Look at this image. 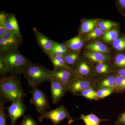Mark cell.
Wrapping results in <instances>:
<instances>
[{
    "instance_id": "obj_1",
    "label": "cell",
    "mask_w": 125,
    "mask_h": 125,
    "mask_svg": "<svg viewBox=\"0 0 125 125\" xmlns=\"http://www.w3.org/2000/svg\"><path fill=\"white\" fill-rule=\"evenodd\" d=\"M17 75H10L0 79V100L12 103L26 96Z\"/></svg>"
},
{
    "instance_id": "obj_2",
    "label": "cell",
    "mask_w": 125,
    "mask_h": 125,
    "mask_svg": "<svg viewBox=\"0 0 125 125\" xmlns=\"http://www.w3.org/2000/svg\"><path fill=\"white\" fill-rule=\"evenodd\" d=\"M6 67L8 73L10 75H18L23 73L32 62L23 55L18 48L10 49L0 54Z\"/></svg>"
},
{
    "instance_id": "obj_3",
    "label": "cell",
    "mask_w": 125,
    "mask_h": 125,
    "mask_svg": "<svg viewBox=\"0 0 125 125\" xmlns=\"http://www.w3.org/2000/svg\"><path fill=\"white\" fill-rule=\"evenodd\" d=\"M52 71L39 64L32 62L23 73L28 84L32 88L38 86L46 81H50Z\"/></svg>"
},
{
    "instance_id": "obj_4",
    "label": "cell",
    "mask_w": 125,
    "mask_h": 125,
    "mask_svg": "<svg viewBox=\"0 0 125 125\" xmlns=\"http://www.w3.org/2000/svg\"><path fill=\"white\" fill-rule=\"evenodd\" d=\"M44 119H50L53 125H57L65 119L69 120V124L72 122V117L70 115L65 107L61 106L55 109L50 110L45 113L40 114L38 118L40 122H42Z\"/></svg>"
},
{
    "instance_id": "obj_5",
    "label": "cell",
    "mask_w": 125,
    "mask_h": 125,
    "mask_svg": "<svg viewBox=\"0 0 125 125\" xmlns=\"http://www.w3.org/2000/svg\"><path fill=\"white\" fill-rule=\"evenodd\" d=\"M30 92L32 97L30 102L35 106L37 113L40 115L45 113L47 110H51V107L46 95L42 90L39 89L38 87H35L32 88Z\"/></svg>"
},
{
    "instance_id": "obj_6",
    "label": "cell",
    "mask_w": 125,
    "mask_h": 125,
    "mask_svg": "<svg viewBox=\"0 0 125 125\" xmlns=\"http://www.w3.org/2000/svg\"><path fill=\"white\" fill-rule=\"evenodd\" d=\"M6 109L8 111V116L10 120V125H16L18 119L24 115L27 107L23 104V100L21 99L11 103V105Z\"/></svg>"
},
{
    "instance_id": "obj_7",
    "label": "cell",
    "mask_w": 125,
    "mask_h": 125,
    "mask_svg": "<svg viewBox=\"0 0 125 125\" xmlns=\"http://www.w3.org/2000/svg\"><path fill=\"white\" fill-rule=\"evenodd\" d=\"M51 98L54 104L57 103L64 96L67 91V86L60 81L54 78H51Z\"/></svg>"
},
{
    "instance_id": "obj_8",
    "label": "cell",
    "mask_w": 125,
    "mask_h": 125,
    "mask_svg": "<svg viewBox=\"0 0 125 125\" xmlns=\"http://www.w3.org/2000/svg\"><path fill=\"white\" fill-rule=\"evenodd\" d=\"M76 77L74 71L63 69H54L52 71L50 74V78L58 80L67 86Z\"/></svg>"
},
{
    "instance_id": "obj_9",
    "label": "cell",
    "mask_w": 125,
    "mask_h": 125,
    "mask_svg": "<svg viewBox=\"0 0 125 125\" xmlns=\"http://www.w3.org/2000/svg\"><path fill=\"white\" fill-rule=\"evenodd\" d=\"M32 30L39 46L45 54H48L53 48L52 40L42 33L36 27H33Z\"/></svg>"
},
{
    "instance_id": "obj_10",
    "label": "cell",
    "mask_w": 125,
    "mask_h": 125,
    "mask_svg": "<svg viewBox=\"0 0 125 125\" xmlns=\"http://www.w3.org/2000/svg\"><path fill=\"white\" fill-rule=\"evenodd\" d=\"M90 81L76 78L71 81L67 85V91L72 94L80 93L85 90L91 88Z\"/></svg>"
},
{
    "instance_id": "obj_11",
    "label": "cell",
    "mask_w": 125,
    "mask_h": 125,
    "mask_svg": "<svg viewBox=\"0 0 125 125\" xmlns=\"http://www.w3.org/2000/svg\"><path fill=\"white\" fill-rule=\"evenodd\" d=\"M69 51L78 52L83 46V38L80 35L75 36L63 43Z\"/></svg>"
},
{
    "instance_id": "obj_12",
    "label": "cell",
    "mask_w": 125,
    "mask_h": 125,
    "mask_svg": "<svg viewBox=\"0 0 125 125\" xmlns=\"http://www.w3.org/2000/svg\"><path fill=\"white\" fill-rule=\"evenodd\" d=\"M3 39L19 47L23 41V39L21 33L14 31H6L2 36Z\"/></svg>"
},
{
    "instance_id": "obj_13",
    "label": "cell",
    "mask_w": 125,
    "mask_h": 125,
    "mask_svg": "<svg viewBox=\"0 0 125 125\" xmlns=\"http://www.w3.org/2000/svg\"><path fill=\"white\" fill-rule=\"evenodd\" d=\"M48 57L54 67V69H63L74 71L73 69L67 64L63 57L52 56Z\"/></svg>"
},
{
    "instance_id": "obj_14",
    "label": "cell",
    "mask_w": 125,
    "mask_h": 125,
    "mask_svg": "<svg viewBox=\"0 0 125 125\" xmlns=\"http://www.w3.org/2000/svg\"><path fill=\"white\" fill-rule=\"evenodd\" d=\"M85 48L90 52L107 54L110 52L109 48L105 44L100 42L90 43L85 47Z\"/></svg>"
},
{
    "instance_id": "obj_15",
    "label": "cell",
    "mask_w": 125,
    "mask_h": 125,
    "mask_svg": "<svg viewBox=\"0 0 125 125\" xmlns=\"http://www.w3.org/2000/svg\"><path fill=\"white\" fill-rule=\"evenodd\" d=\"M6 31H14L21 33L18 20L15 15L9 13L5 25Z\"/></svg>"
},
{
    "instance_id": "obj_16",
    "label": "cell",
    "mask_w": 125,
    "mask_h": 125,
    "mask_svg": "<svg viewBox=\"0 0 125 125\" xmlns=\"http://www.w3.org/2000/svg\"><path fill=\"white\" fill-rule=\"evenodd\" d=\"M84 55L93 62L99 63H104L109 60V57L104 54L94 52H88L84 53Z\"/></svg>"
},
{
    "instance_id": "obj_17",
    "label": "cell",
    "mask_w": 125,
    "mask_h": 125,
    "mask_svg": "<svg viewBox=\"0 0 125 125\" xmlns=\"http://www.w3.org/2000/svg\"><path fill=\"white\" fill-rule=\"evenodd\" d=\"M80 118L83 121L86 125H99L101 122L107 120L101 119L96 115L93 114L87 115L82 114Z\"/></svg>"
},
{
    "instance_id": "obj_18",
    "label": "cell",
    "mask_w": 125,
    "mask_h": 125,
    "mask_svg": "<svg viewBox=\"0 0 125 125\" xmlns=\"http://www.w3.org/2000/svg\"><path fill=\"white\" fill-rule=\"evenodd\" d=\"M79 54L78 52L69 51L63 57L67 64L71 67V66L75 65L77 64L79 57Z\"/></svg>"
},
{
    "instance_id": "obj_19",
    "label": "cell",
    "mask_w": 125,
    "mask_h": 125,
    "mask_svg": "<svg viewBox=\"0 0 125 125\" xmlns=\"http://www.w3.org/2000/svg\"><path fill=\"white\" fill-rule=\"evenodd\" d=\"M97 21L96 20H90L83 22L81 25L79 33H88L94 29Z\"/></svg>"
},
{
    "instance_id": "obj_20",
    "label": "cell",
    "mask_w": 125,
    "mask_h": 125,
    "mask_svg": "<svg viewBox=\"0 0 125 125\" xmlns=\"http://www.w3.org/2000/svg\"><path fill=\"white\" fill-rule=\"evenodd\" d=\"M118 34L119 32L118 30L114 29L105 32L102 38L106 42H113L118 38Z\"/></svg>"
},
{
    "instance_id": "obj_21",
    "label": "cell",
    "mask_w": 125,
    "mask_h": 125,
    "mask_svg": "<svg viewBox=\"0 0 125 125\" xmlns=\"http://www.w3.org/2000/svg\"><path fill=\"white\" fill-rule=\"evenodd\" d=\"M90 70L89 65L84 61H81L76 66V71L75 72L76 75H86L90 72Z\"/></svg>"
},
{
    "instance_id": "obj_22",
    "label": "cell",
    "mask_w": 125,
    "mask_h": 125,
    "mask_svg": "<svg viewBox=\"0 0 125 125\" xmlns=\"http://www.w3.org/2000/svg\"><path fill=\"white\" fill-rule=\"evenodd\" d=\"M115 82L116 77L110 75L102 80L98 85L101 89L104 88L115 89Z\"/></svg>"
},
{
    "instance_id": "obj_23",
    "label": "cell",
    "mask_w": 125,
    "mask_h": 125,
    "mask_svg": "<svg viewBox=\"0 0 125 125\" xmlns=\"http://www.w3.org/2000/svg\"><path fill=\"white\" fill-rule=\"evenodd\" d=\"M18 47H19L11 43L4 40L2 38H0V54L10 49L18 48Z\"/></svg>"
},
{
    "instance_id": "obj_24",
    "label": "cell",
    "mask_w": 125,
    "mask_h": 125,
    "mask_svg": "<svg viewBox=\"0 0 125 125\" xmlns=\"http://www.w3.org/2000/svg\"><path fill=\"white\" fill-rule=\"evenodd\" d=\"M125 90V76L117 75L116 76L115 90L122 93Z\"/></svg>"
},
{
    "instance_id": "obj_25",
    "label": "cell",
    "mask_w": 125,
    "mask_h": 125,
    "mask_svg": "<svg viewBox=\"0 0 125 125\" xmlns=\"http://www.w3.org/2000/svg\"><path fill=\"white\" fill-rule=\"evenodd\" d=\"M113 47L117 51L122 52L125 50V36L118 37L113 42Z\"/></svg>"
},
{
    "instance_id": "obj_26",
    "label": "cell",
    "mask_w": 125,
    "mask_h": 125,
    "mask_svg": "<svg viewBox=\"0 0 125 125\" xmlns=\"http://www.w3.org/2000/svg\"><path fill=\"white\" fill-rule=\"evenodd\" d=\"M105 32L99 28H96L87 34L85 37L86 40H93L103 36Z\"/></svg>"
},
{
    "instance_id": "obj_27",
    "label": "cell",
    "mask_w": 125,
    "mask_h": 125,
    "mask_svg": "<svg viewBox=\"0 0 125 125\" xmlns=\"http://www.w3.org/2000/svg\"><path fill=\"white\" fill-rule=\"evenodd\" d=\"M98 25L99 28L106 32L116 27L117 24L110 21H105L99 22Z\"/></svg>"
},
{
    "instance_id": "obj_28",
    "label": "cell",
    "mask_w": 125,
    "mask_h": 125,
    "mask_svg": "<svg viewBox=\"0 0 125 125\" xmlns=\"http://www.w3.org/2000/svg\"><path fill=\"white\" fill-rule=\"evenodd\" d=\"M8 14L4 11H1L0 13V37L6 32L5 25Z\"/></svg>"
},
{
    "instance_id": "obj_29",
    "label": "cell",
    "mask_w": 125,
    "mask_h": 125,
    "mask_svg": "<svg viewBox=\"0 0 125 125\" xmlns=\"http://www.w3.org/2000/svg\"><path fill=\"white\" fill-rule=\"evenodd\" d=\"M80 93L81 96L89 99L92 100H97L98 99L96 94V92L91 88L84 90Z\"/></svg>"
},
{
    "instance_id": "obj_30",
    "label": "cell",
    "mask_w": 125,
    "mask_h": 125,
    "mask_svg": "<svg viewBox=\"0 0 125 125\" xmlns=\"http://www.w3.org/2000/svg\"><path fill=\"white\" fill-rule=\"evenodd\" d=\"M115 90V89L111 88H104L101 89L96 92V94L98 98H105L112 93Z\"/></svg>"
},
{
    "instance_id": "obj_31",
    "label": "cell",
    "mask_w": 125,
    "mask_h": 125,
    "mask_svg": "<svg viewBox=\"0 0 125 125\" xmlns=\"http://www.w3.org/2000/svg\"><path fill=\"white\" fill-rule=\"evenodd\" d=\"M5 103L0 100V125H7L6 120L8 116L5 112V107H4Z\"/></svg>"
},
{
    "instance_id": "obj_32",
    "label": "cell",
    "mask_w": 125,
    "mask_h": 125,
    "mask_svg": "<svg viewBox=\"0 0 125 125\" xmlns=\"http://www.w3.org/2000/svg\"><path fill=\"white\" fill-rule=\"evenodd\" d=\"M114 64L116 66L120 69L125 67V54H117L114 60Z\"/></svg>"
},
{
    "instance_id": "obj_33",
    "label": "cell",
    "mask_w": 125,
    "mask_h": 125,
    "mask_svg": "<svg viewBox=\"0 0 125 125\" xmlns=\"http://www.w3.org/2000/svg\"><path fill=\"white\" fill-rule=\"evenodd\" d=\"M20 125H39L32 117L29 115L24 116Z\"/></svg>"
},
{
    "instance_id": "obj_34",
    "label": "cell",
    "mask_w": 125,
    "mask_h": 125,
    "mask_svg": "<svg viewBox=\"0 0 125 125\" xmlns=\"http://www.w3.org/2000/svg\"><path fill=\"white\" fill-rule=\"evenodd\" d=\"M96 71L97 73L99 74L107 73L109 71V66L104 63H99L96 66Z\"/></svg>"
},
{
    "instance_id": "obj_35",
    "label": "cell",
    "mask_w": 125,
    "mask_h": 125,
    "mask_svg": "<svg viewBox=\"0 0 125 125\" xmlns=\"http://www.w3.org/2000/svg\"><path fill=\"white\" fill-rule=\"evenodd\" d=\"M65 54L66 53L62 51L58 48L54 46L53 47V49H52L51 51L49 52L47 55L48 56V57L52 56H58L64 57Z\"/></svg>"
},
{
    "instance_id": "obj_36",
    "label": "cell",
    "mask_w": 125,
    "mask_h": 125,
    "mask_svg": "<svg viewBox=\"0 0 125 125\" xmlns=\"http://www.w3.org/2000/svg\"><path fill=\"white\" fill-rule=\"evenodd\" d=\"M52 42H53V47H55L58 48L62 51L64 53H66L69 51V50L67 49L66 47L63 43H61L57 42L53 40H52Z\"/></svg>"
},
{
    "instance_id": "obj_37",
    "label": "cell",
    "mask_w": 125,
    "mask_h": 125,
    "mask_svg": "<svg viewBox=\"0 0 125 125\" xmlns=\"http://www.w3.org/2000/svg\"><path fill=\"white\" fill-rule=\"evenodd\" d=\"M117 3L121 12L125 15V0H118Z\"/></svg>"
},
{
    "instance_id": "obj_38",
    "label": "cell",
    "mask_w": 125,
    "mask_h": 125,
    "mask_svg": "<svg viewBox=\"0 0 125 125\" xmlns=\"http://www.w3.org/2000/svg\"><path fill=\"white\" fill-rule=\"evenodd\" d=\"M116 123L119 125H125V111L119 116Z\"/></svg>"
},
{
    "instance_id": "obj_39",
    "label": "cell",
    "mask_w": 125,
    "mask_h": 125,
    "mask_svg": "<svg viewBox=\"0 0 125 125\" xmlns=\"http://www.w3.org/2000/svg\"><path fill=\"white\" fill-rule=\"evenodd\" d=\"M117 75L125 76V67L120 69L117 72Z\"/></svg>"
},
{
    "instance_id": "obj_40",
    "label": "cell",
    "mask_w": 125,
    "mask_h": 125,
    "mask_svg": "<svg viewBox=\"0 0 125 125\" xmlns=\"http://www.w3.org/2000/svg\"></svg>"
}]
</instances>
